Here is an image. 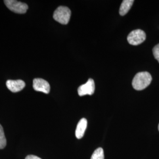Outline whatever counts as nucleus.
<instances>
[{"label":"nucleus","instance_id":"obj_8","mask_svg":"<svg viewBox=\"0 0 159 159\" xmlns=\"http://www.w3.org/2000/svg\"><path fill=\"white\" fill-rule=\"evenodd\" d=\"M87 126V121L85 118H83L80 120L75 130V136L78 139H80L83 137Z\"/></svg>","mask_w":159,"mask_h":159},{"label":"nucleus","instance_id":"obj_1","mask_svg":"<svg viewBox=\"0 0 159 159\" xmlns=\"http://www.w3.org/2000/svg\"><path fill=\"white\" fill-rule=\"evenodd\" d=\"M152 80V77L149 73L146 71L140 72L134 76L132 81V85L135 90L140 91L148 87Z\"/></svg>","mask_w":159,"mask_h":159},{"label":"nucleus","instance_id":"obj_6","mask_svg":"<svg viewBox=\"0 0 159 159\" xmlns=\"http://www.w3.org/2000/svg\"><path fill=\"white\" fill-rule=\"evenodd\" d=\"M33 88L35 91L43 92L48 94L50 91V85L49 83L42 79H35L33 80Z\"/></svg>","mask_w":159,"mask_h":159},{"label":"nucleus","instance_id":"obj_4","mask_svg":"<svg viewBox=\"0 0 159 159\" xmlns=\"http://www.w3.org/2000/svg\"><path fill=\"white\" fill-rule=\"evenodd\" d=\"M146 38V35L142 30H135L131 32L127 36L129 43L133 46H137L142 44Z\"/></svg>","mask_w":159,"mask_h":159},{"label":"nucleus","instance_id":"obj_2","mask_svg":"<svg viewBox=\"0 0 159 159\" xmlns=\"http://www.w3.org/2000/svg\"><path fill=\"white\" fill-rule=\"evenodd\" d=\"M71 11L67 7L60 6L54 12V19L61 24H67L71 17Z\"/></svg>","mask_w":159,"mask_h":159},{"label":"nucleus","instance_id":"obj_9","mask_svg":"<svg viewBox=\"0 0 159 159\" xmlns=\"http://www.w3.org/2000/svg\"><path fill=\"white\" fill-rule=\"evenodd\" d=\"M134 1L133 0H124L123 1L120 8L119 13L120 16H123L129 12L133 4Z\"/></svg>","mask_w":159,"mask_h":159},{"label":"nucleus","instance_id":"obj_12","mask_svg":"<svg viewBox=\"0 0 159 159\" xmlns=\"http://www.w3.org/2000/svg\"><path fill=\"white\" fill-rule=\"evenodd\" d=\"M154 57L159 63V44L155 46L153 49Z\"/></svg>","mask_w":159,"mask_h":159},{"label":"nucleus","instance_id":"obj_10","mask_svg":"<svg viewBox=\"0 0 159 159\" xmlns=\"http://www.w3.org/2000/svg\"><path fill=\"white\" fill-rule=\"evenodd\" d=\"M91 159H104V154L102 148H97L92 154Z\"/></svg>","mask_w":159,"mask_h":159},{"label":"nucleus","instance_id":"obj_7","mask_svg":"<svg viewBox=\"0 0 159 159\" xmlns=\"http://www.w3.org/2000/svg\"><path fill=\"white\" fill-rule=\"evenodd\" d=\"M6 85L7 88L12 93H17L23 90L25 86V83L21 80H9L7 81Z\"/></svg>","mask_w":159,"mask_h":159},{"label":"nucleus","instance_id":"obj_11","mask_svg":"<svg viewBox=\"0 0 159 159\" xmlns=\"http://www.w3.org/2000/svg\"><path fill=\"white\" fill-rule=\"evenodd\" d=\"M7 144V140L4 132L2 125H0V149L5 148Z\"/></svg>","mask_w":159,"mask_h":159},{"label":"nucleus","instance_id":"obj_13","mask_svg":"<svg viewBox=\"0 0 159 159\" xmlns=\"http://www.w3.org/2000/svg\"><path fill=\"white\" fill-rule=\"evenodd\" d=\"M25 159H41L40 157L36 156H34V155H29L27 156Z\"/></svg>","mask_w":159,"mask_h":159},{"label":"nucleus","instance_id":"obj_5","mask_svg":"<svg viewBox=\"0 0 159 159\" xmlns=\"http://www.w3.org/2000/svg\"><path fill=\"white\" fill-rule=\"evenodd\" d=\"M95 91L94 81L92 79H89L88 81L83 85H80L78 89V94L80 96L85 95H92Z\"/></svg>","mask_w":159,"mask_h":159},{"label":"nucleus","instance_id":"obj_3","mask_svg":"<svg viewBox=\"0 0 159 159\" xmlns=\"http://www.w3.org/2000/svg\"><path fill=\"white\" fill-rule=\"evenodd\" d=\"M4 3L9 10L18 14H24L29 9L27 4L16 0H6Z\"/></svg>","mask_w":159,"mask_h":159},{"label":"nucleus","instance_id":"obj_14","mask_svg":"<svg viewBox=\"0 0 159 159\" xmlns=\"http://www.w3.org/2000/svg\"><path fill=\"white\" fill-rule=\"evenodd\" d=\"M158 129H159V126H158Z\"/></svg>","mask_w":159,"mask_h":159}]
</instances>
